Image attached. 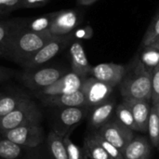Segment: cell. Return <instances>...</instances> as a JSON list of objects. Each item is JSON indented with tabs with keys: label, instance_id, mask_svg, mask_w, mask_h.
I'll return each mask as SVG.
<instances>
[{
	"label": "cell",
	"instance_id": "cell-1",
	"mask_svg": "<svg viewBox=\"0 0 159 159\" xmlns=\"http://www.w3.org/2000/svg\"><path fill=\"white\" fill-rule=\"evenodd\" d=\"M24 19L13 32L3 58L11 60L20 65L29 60L54 36L49 32L34 33L24 28Z\"/></svg>",
	"mask_w": 159,
	"mask_h": 159
},
{
	"label": "cell",
	"instance_id": "cell-2",
	"mask_svg": "<svg viewBox=\"0 0 159 159\" xmlns=\"http://www.w3.org/2000/svg\"><path fill=\"white\" fill-rule=\"evenodd\" d=\"M119 86L124 101L149 102L152 100V71L142 63L139 57L135 58Z\"/></svg>",
	"mask_w": 159,
	"mask_h": 159
},
{
	"label": "cell",
	"instance_id": "cell-3",
	"mask_svg": "<svg viewBox=\"0 0 159 159\" xmlns=\"http://www.w3.org/2000/svg\"><path fill=\"white\" fill-rule=\"evenodd\" d=\"M41 120L42 114L40 109L29 99L8 115L0 117V134L22 126L39 125Z\"/></svg>",
	"mask_w": 159,
	"mask_h": 159
},
{
	"label": "cell",
	"instance_id": "cell-4",
	"mask_svg": "<svg viewBox=\"0 0 159 159\" xmlns=\"http://www.w3.org/2000/svg\"><path fill=\"white\" fill-rule=\"evenodd\" d=\"M53 116L52 130L61 137H69L73 130L89 114L90 108L88 106L56 108Z\"/></svg>",
	"mask_w": 159,
	"mask_h": 159
},
{
	"label": "cell",
	"instance_id": "cell-5",
	"mask_svg": "<svg viewBox=\"0 0 159 159\" xmlns=\"http://www.w3.org/2000/svg\"><path fill=\"white\" fill-rule=\"evenodd\" d=\"M64 75V70L61 68L41 66L36 69L25 70L20 75V79L28 89L38 91L54 84Z\"/></svg>",
	"mask_w": 159,
	"mask_h": 159
},
{
	"label": "cell",
	"instance_id": "cell-6",
	"mask_svg": "<svg viewBox=\"0 0 159 159\" xmlns=\"http://www.w3.org/2000/svg\"><path fill=\"white\" fill-rule=\"evenodd\" d=\"M73 37V34H69L67 35L62 36H54L20 66L23 67L25 70L36 69L38 67L43 66L45 63H47L56 55H58L72 41Z\"/></svg>",
	"mask_w": 159,
	"mask_h": 159
},
{
	"label": "cell",
	"instance_id": "cell-7",
	"mask_svg": "<svg viewBox=\"0 0 159 159\" xmlns=\"http://www.w3.org/2000/svg\"><path fill=\"white\" fill-rule=\"evenodd\" d=\"M0 135L17 144L34 149L39 147L45 140L44 129L40 124L19 127Z\"/></svg>",
	"mask_w": 159,
	"mask_h": 159
},
{
	"label": "cell",
	"instance_id": "cell-8",
	"mask_svg": "<svg viewBox=\"0 0 159 159\" xmlns=\"http://www.w3.org/2000/svg\"><path fill=\"white\" fill-rule=\"evenodd\" d=\"M96 133L116 147L122 154L127 145L134 138L133 130L122 125L118 120L107 122Z\"/></svg>",
	"mask_w": 159,
	"mask_h": 159
},
{
	"label": "cell",
	"instance_id": "cell-9",
	"mask_svg": "<svg viewBox=\"0 0 159 159\" xmlns=\"http://www.w3.org/2000/svg\"><path fill=\"white\" fill-rule=\"evenodd\" d=\"M113 89V87L96 79L93 76L85 78L80 89L84 94L86 105L90 109L109 101Z\"/></svg>",
	"mask_w": 159,
	"mask_h": 159
},
{
	"label": "cell",
	"instance_id": "cell-10",
	"mask_svg": "<svg viewBox=\"0 0 159 159\" xmlns=\"http://www.w3.org/2000/svg\"><path fill=\"white\" fill-rule=\"evenodd\" d=\"M83 81H84L83 78H81L76 74L71 72V73L65 74L54 84L41 90L34 91V93L39 99L44 98V97H49V96L69 94V93H73L77 90H80Z\"/></svg>",
	"mask_w": 159,
	"mask_h": 159
},
{
	"label": "cell",
	"instance_id": "cell-11",
	"mask_svg": "<svg viewBox=\"0 0 159 159\" xmlns=\"http://www.w3.org/2000/svg\"><path fill=\"white\" fill-rule=\"evenodd\" d=\"M80 13L76 10L67 9L57 11L49 28V33L53 36L67 35L72 34L75 27L80 23Z\"/></svg>",
	"mask_w": 159,
	"mask_h": 159
},
{
	"label": "cell",
	"instance_id": "cell-12",
	"mask_svg": "<svg viewBox=\"0 0 159 159\" xmlns=\"http://www.w3.org/2000/svg\"><path fill=\"white\" fill-rule=\"evenodd\" d=\"M126 72L127 68L124 65L108 62L92 67L90 75L96 79L115 88L121 83Z\"/></svg>",
	"mask_w": 159,
	"mask_h": 159
},
{
	"label": "cell",
	"instance_id": "cell-13",
	"mask_svg": "<svg viewBox=\"0 0 159 159\" xmlns=\"http://www.w3.org/2000/svg\"><path fill=\"white\" fill-rule=\"evenodd\" d=\"M70 57L72 72L83 79L87 78L91 73L92 66L89 64L85 49L79 41H75L71 45Z\"/></svg>",
	"mask_w": 159,
	"mask_h": 159
},
{
	"label": "cell",
	"instance_id": "cell-14",
	"mask_svg": "<svg viewBox=\"0 0 159 159\" xmlns=\"http://www.w3.org/2000/svg\"><path fill=\"white\" fill-rule=\"evenodd\" d=\"M43 103L49 107L55 108H67V107H79L87 106L84 94L81 90H77L69 94H61L57 96L44 97L40 99Z\"/></svg>",
	"mask_w": 159,
	"mask_h": 159
},
{
	"label": "cell",
	"instance_id": "cell-15",
	"mask_svg": "<svg viewBox=\"0 0 159 159\" xmlns=\"http://www.w3.org/2000/svg\"><path fill=\"white\" fill-rule=\"evenodd\" d=\"M124 159H149L151 144L144 137L134 136L123 152Z\"/></svg>",
	"mask_w": 159,
	"mask_h": 159
},
{
	"label": "cell",
	"instance_id": "cell-16",
	"mask_svg": "<svg viewBox=\"0 0 159 159\" xmlns=\"http://www.w3.org/2000/svg\"><path fill=\"white\" fill-rule=\"evenodd\" d=\"M115 106L116 102L114 101H107L96 107L91 108L89 118L90 126L99 129L107 122H109L115 110Z\"/></svg>",
	"mask_w": 159,
	"mask_h": 159
},
{
	"label": "cell",
	"instance_id": "cell-17",
	"mask_svg": "<svg viewBox=\"0 0 159 159\" xmlns=\"http://www.w3.org/2000/svg\"><path fill=\"white\" fill-rule=\"evenodd\" d=\"M131 105L134 122L136 125V130L142 132H147L148 121L151 107L147 101H135L129 102Z\"/></svg>",
	"mask_w": 159,
	"mask_h": 159
},
{
	"label": "cell",
	"instance_id": "cell-18",
	"mask_svg": "<svg viewBox=\"0 0 159 159\" xmlns=\"http://www.w3.org/2000/svg\"><path fill=\"white\" fill-rule=\"evenodd\" d=\"M29 99L30 97L27 94L20 91L0 93V117L8 115Z\"/></svg>",
	"mask_w": 159,
	"mask_h": 159
},
{
	"label": "cell",
	"instance_id": "cell-19",
	"mask_svg": "<svg viewBox=\"0 0 159 159\" xmlns=\"http://www.w3.org/2000/svg\"><path fill=\"white\" fill-rule=\"evenodd\" d=\"M34 148L17 144L3 136L0 137V159H23Z\"/></svg>",
	"mask_w": 159,
	"mask_h": 159
},
{
	"label": "cell",
	"instance_id": "cell-20",
	"mask_svg": "<svg viewBox=\"0 0 159 159\" xmlns=\"http://www.w3.org/2000/svg\"><path fill=\"white\" fill-rule=\"evenodd\" d=\"M47 146L50 159H69L63 138L53 130L47 138Z\"/></svg>",
	"mask_w": 159,
	"mask_h": 159
},
{
	"label": "cell",
	"instance_id": "cell-21",
	"mask_svg": "<svg viewBox=\"0 0 159 159\" xmlns=\"http://www.w3.org/2000/svg\"><path fill=\"white\" fill-rule=\"evenodd\" d=\"M82 153L85 157L89 159H113L97 142L93 135L85 139Z\"/></svg>",
	"mask_w": 159,
	"mask_h": 159
},
{
	"label": "cell",
	"instance_id": "cell-22",
	"mask_svg": "<svg viewBox=\"0 0 159 159\" xmlns=\"http://www.w3.org/2000/svg\"><path fill=\"white\" fill-rule=\"evenodd\" d=\"M56 12L48 13L43 16L33 18V19H24V28L34 32V33H45L49 32V28L53 21Z\"/></svg>",
	"mask_w": 159,
	"mask_h": 159
},
{
	"label": "cell",
	"instance_id": "cell-23",
	"mask_svg": "<svg viewBox=\"0 0 159 159\" xmlns=\"http://www.w3.org/2000/svg\"><path fill=\"white\" fill-rule=\"evenodd\" d=\"M20 20V18H17L0 21V57L4 56L9 39Z\"/></svg>",
	"mask_w": 159,
	"mask_h": 159
},
{
	"label": "cell",
	"instance_id": "cell-24",
	"mask_svg": "<svg viewBox=\"0 0 159 159\" xmlns=\"http://www.w3.org/2000/svg\"><path fill=\"white\" fill-rule=\"evenodd\" d=\"M116 115L117 120L122 125L130 129L133 131L136 130V125L134 122L131 105L129 102L124 101L122 103L118 104L116 110Z\"/></svg>",
	"mask_w": 159,
	"mask_h": 159
},
{
	"label": "cell",
	"instance_id": "cell-25",
	"mask_svg": "<svg viewBox=\"0 0 159 159\" xmlns=\"http://www.w3.org/2000/svg\"><path fill=\"white\" fill-rule=\"evenodd\" d=\"M147 132L149 134L152 145L159 149V117L157 111L154 105L151 107L150 111Z\"/></svg>",
	"mask_w": 159,
	"mask_h": 159
},
{
	"label": "cell",
	"instance_id": "cell-26",
	"mask_svg": "<svg viewBox=\"0 0 159 159\" xmlns=\"http://www.w3.org/2000/svg\"><path fill=\"white\" fill-rule=\"evenodd\" d=\"M139 59L146 68L152 71L159 63V50L151 46H145Z\"/></svg>",
	"mask_w": 159,
	"mask_h": 159
},
{
	"label": "cell",
	"instance_id": "cell-27",
	"mask_svg": "<svg viewBox=\"0 0 159 159\" xmlns=\"http://www.w3.org/2000/svg\"><path fill=\"white\" fill-rule=\"evenodd\" d=\"M159 35V11L150 23L142 41V46H149Z\"/></svg>",
	"mask_w": 159,
	"mask_h": 159
},
{
	"label": "cell",
	"instance_id": "cell-28",
	"mask_svg": "<svg viewBox=\"0 0 159 159\" xmlns=\"http://www.w3.org/2000/svg\"><path fill=\"white\" fill-rule=\"evenodd\" d=\"M94 138L97 140V142L102 146V148L107 152V154L112 157L113 159H124L123 154L116 148L115 147L113 144H111L110 143H108L106 140H104L102 137H101L99 134L95 133L93 134Z\"/></svg>",
	"mask_w": 159,
	"mask_h": 159
},
{
	"label": "cell",
	"instance_id": "cell-29",
	"mask_svg": "<svg viewBox=\"0 0 159 159\" xmlns=\"http://www.w3.org/2000/svg\"><path fill=\"white\" fill-rule=\"evenodd\" d=\"M152 102H159V63L152 70Z\"/></svg>",
	"mask_w": 159,
	"mask_h": 159
},
{
	"label": "cell",
	"instance_id": "cell-30",
	"mask_svg": "<svg viewBox=\"0 0 159 159\" xmlns=\"http://www.w3.org/2000/svg\"><path fill=\"white\" fill-rule=\"evenodd\" d=\"M63 143L66 147L67 155L69 159H82V151L71 141L69 137L63 138Z\"/></svg>",
	"mask_w": 159,
	"mask_h": 159
},
{
	"label": "cell",
	"instance_id": "cell-31",
	"mask_svg": "<svg viewBox=\"0 0 159 159\" xmlns=\"http://www.w3.org/2000/svg\"><path fill=\"white\" fill-rule=\"evenodd\" d=\"M21 8V0H0V14Z\"/></svg>",
	"mask_w": 159,
	"mask_h": 159
},
{
	"label": "cell",
	"instance_id": "cell-32",
	"mask_svg": "<svg viewBox=\"0 0 159 159\" xmlns=\"http://www.w3.org/2000/svg\"><path fill=\"white\" fill-rule=\"evenodd\" d=\"M50 0H21V8H36L47 5Z\"/></svg>",
	"mask_w": 159,
	"mask_h": 159
},
{
	"label": "cell",
	"instance_id": "cell-33",
	"mask_svg": "<svg viewBox=\"0 0 159 159\" xmlns=\"http://www.w3.org/2000/svg\"><path fill=\"white\" fill-rule=\"evenodd\" d=\"M13 75H14L13 70L0 66V83H3V82L8 80Z\"/></svg>",
	"mask_w": 159,
	"mask_h": 159
},
{
	"label": "cell",
	"instance_id": "cell-34",
	"mask_svg": "<svg viewBox=\"0 0 159 159\" xmlns=\"http://www.w3.org/2000/svg\"><path fill=\"white\" fill-rule=\"evenodd\" d=\"M75 34L79 38H90L93 34V32L90 27H86L76 31Z\"/></svg>",
	"mask_w": 159,
	"mask_h": 159
},
{
	"label": "cell",
	"instance_id": "cell-35",
	"mask_svg": "<svg viewBox=\"0 0 159 159\" xmlns=\"http://www.w3.org/2000/svg\"><path fill=\"white\" fill-rule=\"evenodd\" d=\"M97 0H77V4L79 6H83V7H88L92 5L93 3H95Z\"/></svg>",
	"mask_w": 159,
	"mask_h": 159
},
{
	"label": "cell",
	"instance_id": "cell-36",
	"mask_svg": "<svg viewBox=\"0 0 159 159\" xmlns=\"http://www.w3.org/2000/svg\"><path fill=\"white\" fill-rule=\"evenodd\" d=\"M149 46H151V47H153V48H157V49H158L159 50V35L149 45Z\"/></svg>",
	"mask_w": 159,
	"mask_h": 159
},
{
	"label": "cell",
	"instance_id": "cell-37",
	"mask_svg": "<svg viewBox=\"0 0 159 159\" xmlns=\"http://www.w3.org/2000/svg\"><path fill=\"white\" fill-rule=\"evenodd\" d=\"M155 107H156V109H157V115H158V117H159V102H157V103H155V104H153Z\"/></svg>",
	"mask_w": 159,
	"mask_h": 159
}]
</instances>
